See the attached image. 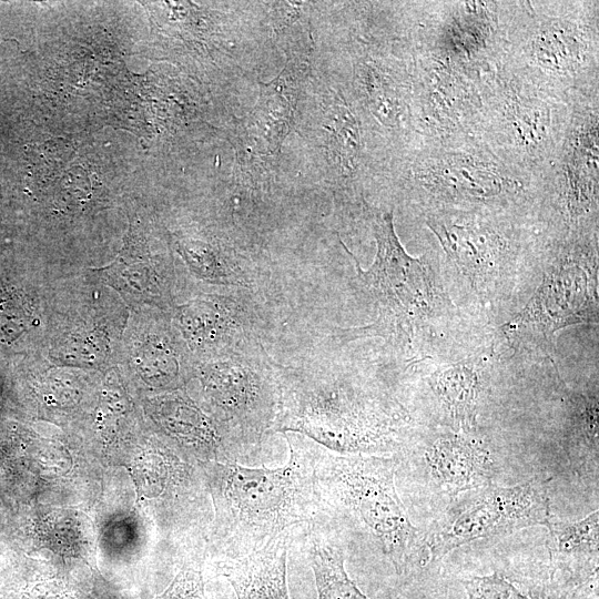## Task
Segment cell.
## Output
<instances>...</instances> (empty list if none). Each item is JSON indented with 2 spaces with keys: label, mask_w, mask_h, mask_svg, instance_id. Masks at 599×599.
Wrapping results in <instances>:
<instances>
[{
  "label": "cell",
  "mask_w": 599,
  "mask_h": 599,
  "mask_svg": "<svg viewBox=\"0 0 599 599\" xmlns=\"http://www.w3.org/2000/svg\"><path fill=\"white\" fill-rule=\"evenodd\" d=\"M287 461L277 468H250L236 461L211 465V489L227 557L290 542L317 515L315 465L318 451L304 436L284 433Z\"/></svg>",
  "instance_id": "obj_1"
},
{
  "label": "cell",
  "mask_w": 599,
  "mask_h": 599,
  "mask_svg": "<svg viewBox=\"0 0 599 599\" xmlns=\"http://www.w3.org/2000/svg\"><path fill=\"white\" fill-rule=\"evenodd\" d=\"M274 430L298 434L339 455L389 453L403 417L377 398L326 376L281 385Z\"/></svg>",
  "instance_id": "obj_2"
},
{
  "label": "cell",
  "mask_w": 599,
  "mask_h": 599,
  "mask_svg": "<svg viewBox=\"0 0 599 599\" xmlns=\"http://www.w3.org/2000/svg\"><path fill=\"white\" fill-rule=\"evenodd\" d=\"M396 461L376 455L318 451L315 475L323 502L351 511L378 541L398 575L416 555L417 528L395 486Z\"/></svg>",
  "instance_id": "obj_3"
},
{
  "label": "cell",
  "mask_w": 599,
  "mask_h": 599,
  "mask_svg": "<svg viewBox=\"0 0 599 599\" xmlns=\"http://www.w3.org/2000/svg\"><path fill=\"white\" fill-rule=\"evenodd\" d=\"M373 231L377 251L368 270L343 247L355 262L358 278L376 301L379 316L372 331L408 336L413 325L429 315L438 293L428 266L422 258L409 256L400 244L393 223V213L376 214Z\"/></svg>",
  "instance_id": "obj_4"
},
{
  "label": "cell",
  "mask_w": 599,
  "mask_h": 599,
  "mask_svg": "<svg viewBox=\"0 0 599 599\" xmlns=\"http://www.w3.org/2000/svg\"><path fill=\"white\" fill-rule=\"evenodd\" d=\"M551 517L544 481L530 479L509 487L487 485L451 508L434 528L426 541V562L475 540L547 527Z\"/></svg>",
  "instance_id": "obj_5"
},
{
  "label": "cell",
  "mask_w": 599,
  "mask_h": 599,
  "mask_svg": "<svg viewBox=\"0 0 599 599\" xmlns=\"http://www.w3.org/2000/svg\"><path fill=\"white\" fill-rule=\"evenodd\" d=\"M202 384L235 451L258 447L274 429L281 389L255 363L237 356L213 363L204 368Z\"/></svg>",
  "instance_id": "obj_6"
},
{
  "label": "cell",
  "mask_w": 599,
  "mask_h": 599,
  "mask_svg": "<svg viewBox=\"0 0 599 599\" xmlns=\"http://www.w3.org/2000/svg\"><path fill=\"white\" fill-rule=\"evenodd\" d=\"M586 264L564 260L545 277L527 307L509 324L512 331L552 335L597 315L595 284Z\"/></svg>",
  "instance_id": "obj_7"
},
{
  "label": "cell",
  "mask_w": 599,
  "mask_h": 599,
  "mask_svg": "<svg viewBox=\"0 0 599 599\" xmlns=\"http://www.w3.org/2000/svg\"><path fill=\"white\" fill-rule=\"evenodd\" d=\"M425 463L435 484L453 496L489 485L494 460L489 450L466 434H445L425 450Z\"/></svg>",
  "instance_id": "obj_8"
},
{
  "label": "cell",
  "mask_w": 599,
  "mask_h": 599,
  "mask_svg": "<svg viewBox=\"0 0 599 599\" xmlns=\"http://www.w3.org/2000/svg\"><path fill=\"white\" fill-rule=\"evenodd\" d=\"M428 225L473 285L485 286L496 275L505 243L493 230L450 219L435 220Z\"/></svg>",
  "instance_id": "obj_9"
},
{
  "label": "cell",
  "mask_w": 599,
  "mask_h": 599,
  "mask_svg": "<svg viewBox=\"0 0 599 599\" xmlns=\"http://www.w3.org/2000/svg\"><path fill=\"white\" fill-rule=\"evenodd\" d=\"M288 542L227 557L219 564L237 599H291L287 589Z\"/></svg>",
  "instance_id": "obj_10"
},
{
  "label": "cell",
  "mask_w": 599,
  "mask_h": 599,
  "mask_svg": "<svg viewBox=\"0 0 599 599\" xmlns=\"http://www.w3.org/2000/svg\"><path fill=\"white\" fill-rule=\"evenodd\" d=\"M155 414L162 427L181 445L213 461L222 455L220 432L190 400L181 396L166 397L156 405Z\"/></svg>",
  "instance_id": "obj_11"
},
{
  "label": "cell",
  "mask_w": 599,
  "mask_h": 599,
  "mask_svg": "<svg viewBox=\"0 0 599 599\" xmlns=\"http://www.w3.org/2000/svg\"><path fill=\"white\" fill-rule=\"evenodd\" d=\"M180 324L186 337L200 347L227 344L241 333L237 306L227 301H194L183 306Z\"/></svg>",
  "instance_id": "obj_12"
},
{
  "label": "cell",
  "mask_w": 599,
  "mask_h": 599,
  "mask_svg": "<svg viewBox=\"0 0 599 599\" xmlns=\"http://www.w3.org/2000/svg\"><path fill=\"white\" fill-rule=\"evenodd\" d=\"M308 555L318 599H369L349 579L339 545L314 536Z\"/></svg>",
  "instance_id": "obj_13"
},
{
  "label": "cell",
  "mask_w": 599,
  "mask_h": 599,
  "mask_svg": "<svg viewBox=\"0 0 599 599\" xmlns=\"http://www.w3.org/2000/svg\"><path fill=\"white\" fill-rule=\"evenodd\" d=\"M434 390L449 413L458 430L468 433L476 424L479 399V378L465 365L441 372L434 382Z\"/></svg>",
  "instance_id": "obj_14"
},
{
  "label": "cell",
  "mask_w": 599,
  "mask_h": 599,
  "mask_svg": "<svg viewBox=\"0 0 599 599\" xmlns=\"http://www.w3.org/2000/svg\"><path fill=\"white\" fill-rule=\"evenodd\" d=\"M566 453L570 465L579 471L598 460V399L597 396L573 395L570 398Z\"/></svg>",
  "instance_id": "obj_15"
},
{
  "label": "cell",
  "mask_w": 599,
  "mask_h": 599,
  "mask_svg": "<svg viewBox=\"0 0 599 599\" xmlns=\"http://www.w3.org/2000/svg\"><path fill=\"white\" fill-rule=\"evenodd\" d=\"M427 180L444 191L469 197L495 195L500 189L498 176L471 161L448 159L430 167Z\"/></svg>",
  "instance_id": "obj_16"
},
{
  "label": "cell",
  "mask_w": 599,
  "mask_h": 599,
  "mask_svg": "<svg viewBox=\"0 0 599 599\" xmlns=\"http://www.w3.org/2000/svg\"><path fill=\"white\" fill-rule=\"evenodd\" d=\"M546 528L549 530L548 547L552 558L598 557V510L576 521H562L552 516Z\"/></svg>",
  "instance_id": "obj_17"
},
{
  "label": "cell",
  "mask_w": 599,
  "mask_h": 599,
  "mask_svg": "<svg viewBox=\"0 0 599 599\" xmlns=\"http://www.w3.org/2000/svg\"><path fill=\"white\" fill-rule=\"evenodd\" d=\"M32 311L23 296L0 288V341H11L31 324Z\"/></svg>",
  "instance_id": "obj_18"
},
{
  "label": "cell",
  "mask_w": 599,
  "mask_h": 599,
  "mask_svg": "<svg viewBox=\"0 0 599 599\" xmlns=\"http://www.w3.org/2000/svg\"><path fill=\"white\" fill-rule=\"evenodd\" d=\"M468 599H530L499 573L463 580Z\"/></svg>",
  "instance_id": "obj_19"
},
{
  "label": "cell",
  "mask_w": 599,
  "mask_h": 599,
  "mask_svg": "<svg viewBox=\"0 0 599 599\" xmlns=\"http://www.w3.org/2000/svg\"><path fill=\"white\" fill-rule=\"evenodd\" d=\"M153 599H205L201 570L192 565L183 567L169 587Z\"/></svg>",
  "instance_id": "obj_20"
},
{
  "label": "cell",
  "mask_w": 599,
  "mask_h": 599,
  "mask_svg": "<svg viewBox=\"0 0 599 599\" xmlns=\"http://www.w3.org/2000/svg\"><path fill=\"white\" fill-rule=\"evenodd\" d=\"M28 599H84L81 593L71 586L50 580L37 585L29 593Z\"/></svg>",
  "instance_id": "obj_21"
}]
</instances>
